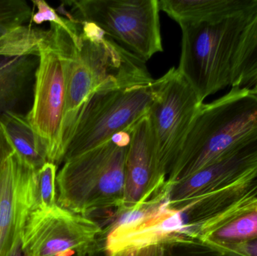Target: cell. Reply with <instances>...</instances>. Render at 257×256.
<instances>
[{"label": "cell", "instance_id": "cell-10", "mask_svg": "<svg viewBox=\"0 0 257 256\" xmlns=\"http://www.w3.org/2000/svg\"><path fill=\"white\" fill-rule=\"evenodd\" d=\"M36 171L13 152L0 165V256H9L37 207Z\"/></svg>", "mask_w": 257, "mask_h": 256}, {"label": "cell", "instance_id": "cell-18", "mask_svg": "<svg viewBox=\"0 0 257 256\" xmlns=\"http://www.w3.org/2000/svg\"><path fill=\"white\" fill-rule=\"evenodd\" d=\"M159 256H244L229 249H218L193 239H175L159 245Z\"/></svg>", "mask_w": 257, "mask_h": 256}, {"label": "cell", "instance_id": "cell-6", "mask_svg": "<svg viewBox=\"0 0 257 256\" xmlns=\"http://www.w3.org/2000/svg\"><path fill=\"white\" fill-rule=\"evenodd\" d=\"M67 19L94 24L108 37L146 63L163 52L157 0H79Z\"/></svg>", "mask_w": 257, "mask_h": 256}, {"label": "cell", "instance_id": "cell-20", "mask_svg": "<svg viewBox=\"0 0 257 256\" xmlns=\"http://www.w3.org/2000/svg\"><path fill=\"white\" fill-rule=\"evenodd\" d=\"M57 165L47 162L36 171L37 207L48 208L57 204Z\"/></svg>", "mask_w": 257, "mask_h": 256}, {"label": "cell", "instance_id": "cell-9", "mask_svg": "<svg viewBox=\"0 0 257 256\" xmlns=\"http://www.w3.org/2000/svg\"><path fill=\"white\" fill-rule=\"evenodd\" d=\"M103 234L93 219L57 204L31 212L21 240L28 256H93Z\"/></svg>", "mask_w": 257, "mask_h": 256}, {"label": "cell", "instance_id": "cell-11", "mask_svg": "<svg viewBox=\"0 0 257 256\" xmlns=\"http://www.w3.org/2000/svg\"><path fill=\"white\" fill-rule=\"evenodd\" d=\"M130 135L124 194L121 207L117 210L120 217L146 208L166 185L157 170L155 141L149 114L133 127Z\"/></svg>", "mask_w": 257, "mask_h": 256}, {"label": "cell", "instance_id": "cell-3", "mask_svg": "<svg viewBox=\"0 0 257 256\" xmlns=\"http://www.w3.org/2000/svg\"><path fill=\"white\" fill-rule=\"evenodd\" d=\"M128 132L79 156L64 161L57 174V203L69 211L87 216L93 212L121 207Z\"/></svg>", "mask_w": 257, "mask_h": 256}, {"label": "cell", "instance_id": "cell-25", "mask_svg": "<svg viewBox=\"0 0 257 256\" xmlns=\"http://www.w3.org/2000/svg\"><path fill=\"white\" fill-rule=\"evenodd\" d=\"M9 256H28L27 252L24 250V247H23L22 240L21 239L18 240V243L14 247L12 253Z\"/></svg>", "mask_w": 257, "mask_h": 256}, {"label": "cell", "instance_id": "cell-19", "mask_svg": "<svg viewBox=\"0 0 257 256\" xmlns=\"http://www.w3.org/2000/svg\"><path fill=\"white\" fill-rule=\"evenodd\" d=\"M33 11L23 0H0V36L24 27L31 21Z\"/></svg>", "mask_w": 257, "mask_h": 256}, {"label": "cell", "instance_id": "cell-28", "mask_svg": "<svg viewBox=\"0 0 257 256\" xmlns=\"http://www.w3.org/2000/svg\"><path fill=\"white\" fill-rule=\"evenodd\" d=\"M73 256H91V255H75Z\"/></svg>", "mask_w": 257, "mask_h": 256}, {"label": "cell", "instance_id": "cell-24", "mask_svg": "<svg viewBox=\"0 0 257 256\" xmlns=\"http://www.w3.org/2000/svg\"><path fill=\"white\" fill-rule=\"evenodd\" d=\"M139 256H159L158 246H151L140 249Z\"/></svg>", "mask_w": 257, "mask_h": 256}, {"label": "cell", "instance_id": "cell-21", "mask_svg": "<svg viewBox=\"0 0 257 256\" xmlns=\"http://www.w3.org/2000/svg\"><path fill=\"white\" fill-rule=\"evenodd\" d=\"M33 3L36 8V12L33 13L32 17V22L38 25L45 22H50L51 24H55L67 30L72 29V21L60 16L57 11L53 9L46 2L33 0Z\"/></svg>", "mask_w": 257, "mask_h": 256}, {"label": "cell", "instance_id": "cell-16", "mask_svg": "<svg viewBox=\"0 0 257 256\" xmlns=\"http://www.w3.org/2000/svg\"><path fill=\"white\" fill-rule=\"evenodd\" d=\"M35 57H0V111H7L24 94L37 68Z\"/></svg>", "mask_w": 257, "mask_h": 256}, {"label": "cell", "instance_id": "cell-22", "mask_svg": "<svg viewBox=\"0 0 257 256\" xmlns=\"http://www.w3.org/2000/svg\"><path fill=\"white\" fill-rule=\"evenodd\" d=\"M229 250L234 251L244 256H257V239L234 246Z\"/></svg>", "mask_w": 257, "mask_h": 256}, {"label": "cell", "instance_id": "cell-15", "mask_svg": "<svg viewBox=\"0 0 257 256\" xmlns=\"http://www.w3.org/2000/svg\"><path fill=\"white\" fill-rule=\"evenodd\" d=\"M0 123L14 152L25 165L37 171L48 162L43 141L27 116L10 110L0 115Z\"/></svg>", "mask_w": 257, "mask_h": 256}, {"label": "cell", "instance_id": "cell-8", "mask_svg": "<svg viewBox=\"0 0 257 256\" xmlns=\"http://www.w3.org/2000/svg\"><path fill=\"white\" fill-rule=\"evenodd\" d=\"M38 58L33 106L27 117L43 141L48 162L57 165L64 160L62 132L66 84L64 61L51 29L39 46Z\"/></svg>", "mask_w": 257, "mask_h": 256}, {"label": "cell", "instance_id": "cell-23", "mask_svg": "<svg viewBox=\"0 0 257 256\" xmlns=\"http://www.w3.org/2000/svg\"><path fill=\"white\" fill-rule=\"evenodd\" d=\"M13 152V149L9 144V140H8L3 127H2L1 123H0V165Z\"/></svg>", "mask_w": 257, "mask_h": 256}, {"label": "cell", "instance_id": "cell-12", "mask_svg": "<svg viewBox=\"0 0 257 256\" xmlns=\"http://www.w3.org/2000/svg\"><path fill=\"white\" fill-rule=\"evenodd\" d=\"M257 174V141L192 175L166 186V201L174 203L210 193Z\"/></svg>", "mask_w": 257, "mask_h": 256}, {"label": "cell", "instance_id": "cell-5", "mask_svg": "<svg viewBox=\"0 0 257 256\" xmlns=\"http://www.w3.org/2000/svg\"><path fill=\"white\" fill-rule=\"evenodd\" d=\"M155 80L104 89L84 105L68 144L64 162L128 132L149 114Z\"/></svg>", "mask_w": 257, "mask_h": 256}, {"label": "cell", "instance_id": "cell-7", "mask_svg": "<svg viewBox=\"0 0 257 256\" xmlns=\"http://www.w3.org/2000/svg\"><path fill=\"white\" fill-rule=\"evenodd\" d=\"M202 103L176 68L155 80L149 118L155 141L157 170L166 183Z\"/></svg>", "mask_w": 257, "mask_h": 256}, {"label": "cell", "instance_id": "cell-14", "mask_svg": "<svg viewBox=\"0 0 257 256\" xmlns=\"http://www.w3.org/2000/svg\"><path fill=\"white\" fill-rule=\"evenodd\" d=\"M257 0H161L160 11L182 24L218 21L253 7Z\"/></svg>", "mask_w": 257, "mask_h": 256}, {"label": "cell", "instance_id": "cell-27", "mask_svg": "<svg viewBox=\"0 0 257 256\" xmlns=\"http://www.w3.org/2000/svg\"><path fill=\"white\" fill-rule=\"evenodd\" d=\"M250 90H251V91L253 92L254 94L257 95V83L253 87H252L251 89H250Z\"/></svg>", "mask_w": 257, "mask_h": 256}, {"label": "cell", "instance_id": "cell-17", "mask_svg": "<svg viewBox=\"0 0 257 256\" xmlns=\"http://www.w3.org/2000/svg\"><path fill=\"white\" fill-rule=\"evenodd\" d=\"M257 83V15L246 29L235 55L232 87L251 89Z\"/></svg>", "mask_w": 257, "mask_h": 256}, {"label": "cell", "instance_id": "cell-13", "mask_svg": "<svg viewBox=\"0 0 257 256\" xmlns=\"http://www.w3.org/2000/svg\"><path fill=\"white\" fill-rule=\"evenodd\" d=\"M257 239V195L202 225L195 240L218 249H229Z\"/></svg>", "mask_w": 257, "mask_h": 256}, {"label": "cell", "instance_id": "cell-4", "mask_svg": "<svg viewBox=\"0 0 257 256\" xmlns=\"http://www.w3.org/2000/svg\"><path fill=\"white\" fill-rule=\"evenodd\" d=\"M257 15V3L232 16L181 27L178 70L202 102L231 87L234 60L246 29Z\"/></svg>", "mask_w": 257, "mask_h": 256}, {"label": "cell", "instance_id": "cell-1", "mask_svg": "<svg viewBox=\"0 0 257 256\" xmlns=\"http://www.w3.org/2000/svg\"><path fill=\"white\" fill-rule=\"evenodd\" d=\"M50 29L65 65L66 101L62 132L65 156L77 120L93 93L153 78L145 62L94 24L76 21L71 30L51 24Z\"/></svg>", "mask_w": 257, "mask_h": 256}, {"label": "cell", "instance_id": "cell-2", "mask_svg": "<svg viewBox=\"0 0 257 256\" xmlns=\"http://www.w3.org/2000/svg\"><path fill=\"white\" fill-rule=\"evenodd\" d=\"M257 141V95L231 87L202 103L189 129L166 186Z\"/></svg>", "mask_w": 257, "mask_h": 256}, {"label": "cell", "instance_id": "cell-26", "mask_svg": "<svg viewBox=\"0 0 257 256\" xmlns=\"http://www.w3.org/2000/svg\"><path fill=\"white\" fill-rule=\"evenodd\" d=\"M139 252H140V250L130 249V250L123 251V252L113 256H139Z\"/></svg>", "mask_w": 257, "mask_h": 256}]
</instances>
